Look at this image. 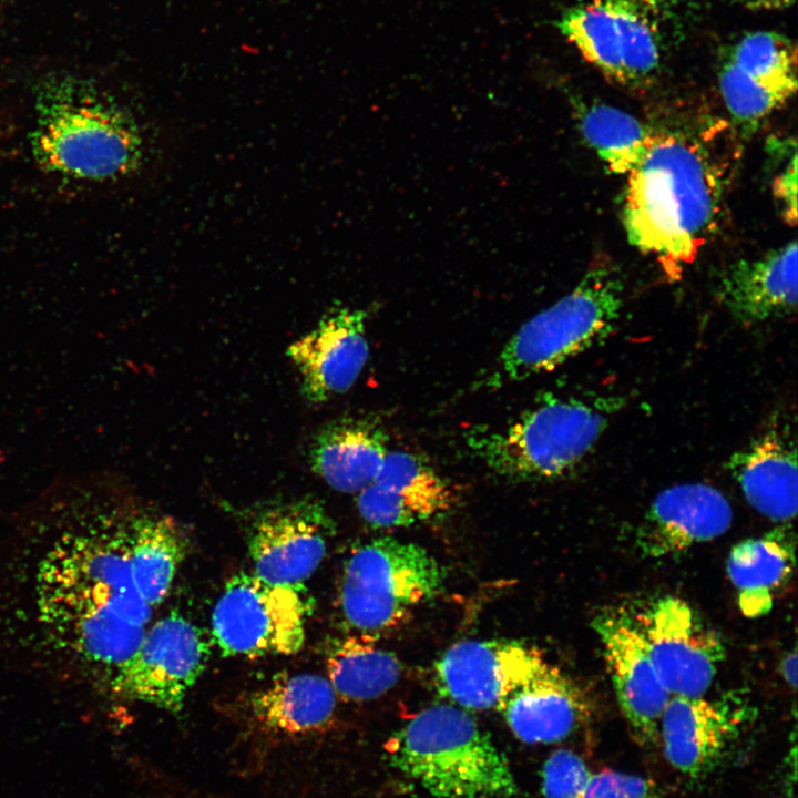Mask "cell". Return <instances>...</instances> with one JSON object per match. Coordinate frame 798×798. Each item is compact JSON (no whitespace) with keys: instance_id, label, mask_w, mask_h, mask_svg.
<instances>
[{"instance_id":"1","label":"cell","mask_w":798,"mask_h":798,"mask_svg":"<svg viewBox=\"0 0 798 798\" xmlns=\"http://www.w3.org/2000/svg\"><path fill=\"white\" fill-rule=\"evenodd\" d=\"M34 573L37 620L53 647L110 682L137 649L152 607L132 574L129 520L88 515L50 536Z\"/></svg>"},{"instance_id":"2","label":"cell","mask_w":798,"mask_h":798,"mask_svg":"<svg viewBox=\"0 0 798 798\" xmlns=\"http://www.w3.org/2000/svg\"><path fill=\"white\" fill-rule=\"evenodd\" d=\"M29 146L43 173L88 184L132 180L151 160L142 117L98 81L69 72L37 83Z\"/></svg>"},{"instance_id":"3","label":"cell","mask_w":798,"mask_h":798,"mask_svg":"<svg viewBox=\"0 0 798 798\" xmlns=\"http://www.w3.org/2000/svg\"><path fill=\"white\" fill-rule=\"evenodd\" d=\"M623 225L628 242L671 274L698 255L716 223L718 174L703 147L678 133H653L627 174Z\"/></svg>"},{"instance_id":"4","label":"cell","mask_w":798,"mask_h":798,"mask_svg":"<svg viewBox=\"0 0 798 798\" xmlns=\"http://www.w3.org/2000/svg\"><path fill=\"white\" fill-rule=\"evenodd\" d=\"M392 765L437 798H510L516 784L503 753L464 709L439 704L390 740Z\"/></svg>"},{"instance_id":"5","label":"cell","mask_w":798,"mask_h":798,"mask_svg":"<svg viewBox=\"0 0 798 798\" xmlns=\"http://www.w3.org/2000/svg\"><path fill=\"white\" fill-rule=\"evenodd\" d=\"M621 406L620 398L548 396L507 427L469 432L467 444L491 471L505 479H557L592 451Z\"/></svg>"},{"instance_id":"6","label":"cell","mask_w":798,"mask_h":798,"mask_svg":"<svg viewBox=\"0 0 798 798\" xmlns=\"http://www.w3.org/2000/svg\"><path fill=\"white\" fill-rule=\"evenodd\" d=\"M624 284L608 263H596L579 284L526 320L500 351L489 387L552 371L606 338L623 307Z\"/></svg>"},{"instance_id":"7","label":"cell","mask_w":798,"mask_h":798,"mask_svg":"<svg viewBox=\"0 0 798 798\" xmlns=\"http://www.w3.org/2000/svg\"><path fill=\"white\" fill-rule=\"evenodd\" d=\"M447 574L423 546L390 536L352 549L340 580L338 611L346 633L379 636L436 597Z\"/></svg>"},{"instance_id":"8","label":"cell","mask_w":798,"mask_h":798,"mask_svg":"<svg viewBox=\"0 0 798 798\" xmlns=\"http://www.w3.org/2000/svg\"><path fill=\"white\" fill-rule=\"evenodd\" d=\"M308 615L301 585L273 584L254 572H239L214 606L212 636L224 656L290 655L304 644Z\"/></svg>"},{"instance_id":"9","label":"cell","mask_w":798,"mask_h":798,"mask_svg":"<svg viewBox=\"0 0 798 798\" xmlns=\"http://www.w3.org/2000/svg\"><path fill=\"white\" fill-rule=\"evenodd\" d=\"M560 32L611 80L640 85L661 64L658 28L641 0H591L564 11Z\"/></svg>"},{"instance_id":"10","label":"cell","mask_w":798,"mask_h":798,"mask_svg":"<svg viewBox=\"0 0 798 798\" xmlns=\"http://www.w3.org/2000/svg\"><path fill=\"white\" fill-rule=\"evenodd\" d=\"M246 535L254 573L279 585H301L323 562L336 532L315 497L274 499L249 509Z\"/></svg>"},{"instance_id":"11","label":"cell","mask_w":798,"mask_h":798,"mask_svg":"<svg viewBox=\"0 0 798 798\" xmlns=\"http://www.w3.org/2000/svg\"><path fill=\"white\" fill-rule=\"evenodd\" d=\"M209 657L203 632L177 612L145 632L134 654L114 674L116 694L178 713Z\"/></svg>"},{"instance_id":"12","label":"cell","mask_w":798,"mask_h":798,"mask_svg":"<svg viewBox=\"0 0 798 798\" xmlns=\"http://www.w3.org/2000/svg\"><path fill=\"white\" fill-rule=\"evenodd\" d=\"M636 621L669 694L706 695L726 655L719 634L686 601L669 595L656 600Z\"/></svg>"},{"instance_id":"13","label":"cell","mask_w":798,"mask_h":798,"mask_svg":"<svg viewBox=\"0 0 798 798\" xmlns=\"http://www.w3.org/2000/svg\"><path fill=\"white\" fill-rule=\"evenodd\" d=\"M718 85L734 122L755 130L796 92V45L774 31L745 34L724 54Z\"/></svg>"},{"instance_id":"14","label":"cell","mask_w":798,"mask_h":798,"mask_svg":"<svg viewBox=\"0 0 798 798\" xmlns=\"http://www.w3.org/2000/svg\"><path fill=\"white\" fill-rule=\"evenodd\" d=\"M592 626L632 734L641 744L658 740L661 717L672 695L654 666L637 621L621 608H608L594 616Z\"/></svg>"},{"instance_id":"15","label":"cell","mask_w":798,"mask_h":798,"mask_svg":"<svg viewBox=\"0 0 798 798\" xmlns=\"http://www.w3.org/2000/svg\"><path fill=\"white\" fill-rule=\"evenodd\" d=\"M367 319L365 309L334 305L288 347L308 403L321 405L356 382L369 357Z\"/></svg>"},{"instance_id":"16","label":"cell","mask_w":798,"mask_h":798,"mask_svg":"<svg viewBox=\"0 0 798 798\" xmlns=\"http://www.w3.org/2000/svg\"><path fill=\"white\" fill-rule=\"evenodd\" d=\"M732 522V505L715 487L676 484L654 498L634 543L644 557L672 559L722 536Z\"/></svg>"},{"instance_id":"17","label":"cell","mask_w":798,"mask_h":798,"mask_svg":"<svg viewBox=\"0 0 798 798\" xmlns=\"http://www.w3.org/2000/svg\"><path fill=\"white\" fill-rule=\"evenodd\" d=\"M497 709L526 744L561 741L585 725L593 713L585 690L543 655L501 697Z\"/></svg>"},{"instance_id":"18","label":"cell","mask_w":798,"mask_h":798,"mask_svg":"<svg viewBox=\"0 0 798 798\" xmlns=\"http://www.w3.org/2000/svg\"><path fill=\"white\" fill-rule=\"evenodd\" d=\"M541 656L538 648L514 641H461L436 662V686L458 707L497 708Z\"/></svg>"},{"instance_id":"19","label":"cell","mask_w":798,"mask_h":798,"mask_svg":"<svg viewBox=\"0 0 798 798\" xmlns=\"http://www.w3.org/2000/svg\"><path fill=\"white\" fill-rule=\"evenodd\" d=\"M746 712L728 697L672 696L658 726L665 758L688 777L707 774L739 734Z\"/></svg>"},{"instance_id":"20","label":"cell","mask_w":798,"mask_h":798,"mask_svg":"<svg viewBox=\"0 0 798 798\" xmlns=\"http://www.w3.org/2000/svg\"><path fill=\"white\" fill-rule=\"evenodd\" d=\"M718 298L744 325L792 314L797 307V243L730 265L718 284Z\"/></svg>"},{"instance_id":"21","label":"cell","mask_w":798,"mask_h":798,"mask_svg":"<svg viewBox=\"0 0 798 798\" xmlns=\"http://www.w3.org/2000/svg\"><path fill=\"white\" fill-rule=\"evenodd\" d=\"M389 451L380 422L346 417L317 429L307 448V460L329 487L357 494L375 481Z\"/></svg>"},{"instance_id":"22","label":"cell","mask_w":798,"mask_h":798,"mask_svg":"<svg viewBox=\"0 0 798 798\" xmlns=\"http://www.w3.org/2000/svg\"><path fill=\"white\" fill-rule=\"evenodd\" d=\"M727 469L758 513L782 524L796 516V447L781 432L769 430L753 440L729 458Z\"/></svg>"},{"instance_id":"23","label":"cell","mask_w":798,"mask_h":798,"mask_svg":"<svg viewBox=\"0 0 798 798\" xmlns=\"http://www.w3.org/2000/svg\"><path fill=\"white\" fill-rule=\"evenodd\" d=\"M794 533L788 525L740 541L727 557V574L741 612L757 617L770 611L774 596L795 566Z\"/></svg>"},{"instance_id":"24","label":"cell","mask_w":798,"mask_h":798,"mask_svg":"<svg viewBox=\"0 0 798 798\" xmlns=\"http://www.w3.org/2000/svg\"><path fill=\"white\" fill-rule=\"evenodd\" d=\"M336 693L328 678L311 674H282L253 694L254 718L270 732L305 735L325 728L336 708Z\"/></svg>"},{"instance_id":"25","label":"cell","mask_w":798,"mask_h":798,"mask_svg":"<svg viewBox=\"0 0 798 798\" xmlns=\"http://www.w3.org/2000/svg\"><path fill=\"white\" fill-rule=\"evenodd\" d=\"M129 543L135 585L154 607L167 595L185 557L186 536L171 518L140 513L129 519Z\"/></svg>"},{"instance_id":"26","label":"cell","mask_w":798,"mask_h":798,"mask_svg":"<svg viewBox=\"0 0 798 798\" xmlns=\"http://www.w3.org/2000/svg\"><path fill=\"white\" fill-rule=\"evenodd\" d=\"M376 637L346 633L327 646L328 681L336 695L352 702L380 697L401 676V664L395 654L376 645Z\"/></svg>"},{"instance_id":"27","label":"cell","mask_w":798,"mask_h":798,"mask_svg":"<svg viewBox=\"0 0 798 798\" xmlns=\"http://www.w3.org/2000/svg\"><path fill=\"white\" fill-rule=\"evenodd\" d=\"M374 483L390 495L410 525L448 513L457 500L451 484L408 451H389Z\"/></svg>"},{"instance_id":"28","label":"cell","mask_w":798,"mask_h":798,"mask_svg":"<svg viewBox=\"0 0 798 798\" xmlns=\"http://www.w3.org/2000/svg\"><path fill=\"white\" fill-rule=\"evenodd\" d=\"M545 798H661L656 785L642 776L592 769L567 749L554 751L542 769Z\"/></svg>"},{"instance_id":"29","label":"cell","mask_w":798,"mask_h":798,"mask_svg":"<svg viewBox=\"0 0 798 798\" xmlns=\"http://www.w3.org/2000/svg\"><path fill=\"white\" fill-rule=\"evenodd\" d=\"M577 116L586 143L616 174H627L640 163L654 133L634 115L604 103L585 105Z\"/></svg>"},{"instance_id":"30","label":"cell","mask_w":798,"mask_h":798,"mask_svg":"<svg viewBox=\"0 0 798 798\" xmlns=\"http://www.w3.org/2000/svg\"><path fill=\"white\" fill-rule=\"evenodd\" d=\"M773 192L780 204L784 217L790 224L797 219V155L791 154L784 170L775 177Z\"/></svg>"},{"instance_id":"31","label":"cell","mask_w":798,"mask_h":798,"mask_svg":"<svg viewBox=\"0 0 798 798\" xmlns=\"http://www.w3.org/2000/svg\"><path fill=\"white\" fill-rule=\"evenodd\" d=\"M780 674L784 681L795 689L797 684V654L795 649L782 658Z\"/></svg>"},{"instance_id":"32","label":"cell","mask_w":798,"mask_h":798,"mask_svg":"<svg viewBox=\"0 0 798 798\" xmlns=\"http://www.w3.org/2000/svg\"><path fill=\"white\" fill-rule=\"evenodd\" d=\"M735 2L750 9L776 10L790 7L795 0H734Z\"/></svg>"}]
</instances>
